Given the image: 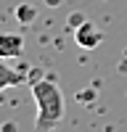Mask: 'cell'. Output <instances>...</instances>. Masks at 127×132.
Wrapping results in <instances>:
<instances>
[{
	"label": "cell",
	"instance_id": "cell-3",
	"mask_svg": "<svg viewBox=\"0 0 127 132\" xmlns=\"http://www.w3.org/2000/svg\"><path fill=\"white\" fill-rule=\"evenodd\" d=\"M24 53V37L19 32H0V58H19Z\"/></svg>",
	"mask_w": 127,
	"mask_h": 132
},
{
	"label": "cell",
	"instance_id": "cell-6",
	"mask_svg": "<svg viewBox=\"0 0 127 132\" xmlns=\"http://www.w3.org/2000/svg\"><path fill=\"white\" fill-rule=\"evenodd\" d=\"M58 3H61V0H45V5H50V8H56Z\"/></svg>",
	"mask_w": 127,
	"mask_h": 132
},
{
	"label": "cell",
	"instance_id": "cell-1",
	"mask_svg": "<svg viewBox=\"0 0 127 132\" xmlns=\"http://www.w3.org/2000/svg\"><path fill=\"white\" fill-rule=\"evenodd\" d=\"M32 98L37 106V116H35V129H53L64 122L66 114V103H64V90L56 85V79H35L32 82Z\"/></svg>",
	"mask_w": 127,
	"mask_h": 132
},
{
	"label": "cell",
	"instance_id": "cell-2",
	"mask_svg": "<svg viewBox=\"0 0 127 132\" xmlns=\"http://www.w3.org/2000/svg\"><path fill=\"white\" fill-rule=\"evenodd\" d=\"M74 40H77V45L85 48V50H93L101 45L103 40V32L93 24V21H82V24H77V29H74Z\"/></svg>",
	"mask_w": 127,
	"mask_h": 132
},
{
	"label": "cell",
	"instance_id": "cell-4",
	"mask_svg": "<svg viewBox=\"0 0 127 132\" xmlns=\"http://www.w3.org/2000/svg\"><path fill=\"white\" fill-rule=\"evenodd\" d=\"M21 82H27V74L16 71L13 66L5 63V58H0V93L5 87H13V85H21Z\"/></svg>",
	"mask_w": 127,
	"mask_h": 132
},
{
	"label": "cell",
	"instance_id": "cell-5",
	"mask_svg": "<svg viewBox=\"0 0 127 132\" xmlns=\"http://www.w3.org/2000/svg\"><path fill=\"white\" fill-rule=\"evenodd\" d=\"M16 19L24 21V24L32 21V19H35V5H19V8H16Z\"/></svg>",
	"mask_w": 127,
	"mask_h": 132
}]
</instances>
